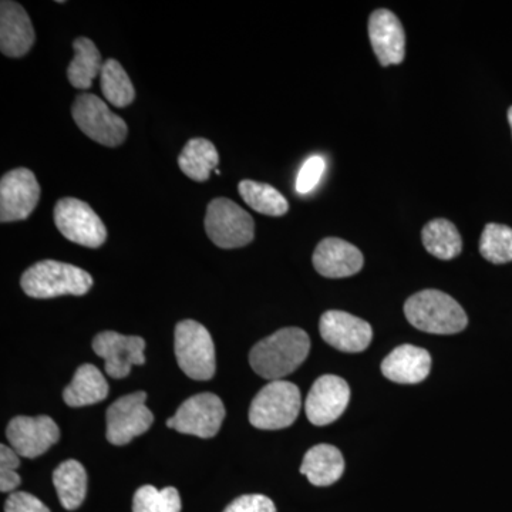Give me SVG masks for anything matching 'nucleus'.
<instances>
[{"mask_svg":"<svg viewBox=\"0 0 512 512\" xmlns=\"http://www.w3.org/2000/svg\"><path fill=\"white\" fill-rule=\"evenodd\" d=\"M311 339L305 330L284 328L256 343L249 353V363L256 375L266 380H282L305 362Z\"/></svg>","mask_w":512,"mask_h":512,"instance_id":"1","label":"nucleus"},{"mask_svg":"<svg viewBox=\"0 0 512 512\" xmlns=\"http://www.w3.org/2000/svg\"><path fill=\"white\" fill-rule=\"evenodd\" d=\"M404 315L414 328L433 335H454L463 332L468 325L460 303L436 289L410 296L404 303Z\"/></svg>","mask_w":512,"mask_h":512,"instance_id":"2","label":"nucleus"},{"mask_svg":"<svg viewBox=\"0 0 512 512\" xmlns=\"http://www.w3.org/2000/svg\"><path fill=\"white\" fill-rule=\"evenodd\" d=\"M20 286L26 295L36 299L83 296L92 289L93 278L79 266L46 259L26 269Z\"/></svg>","mask_w":512,"mask_h":512,"instance_id":"3","label":"nucleus"},{"mask_svg":"<svg viewBox=\"0 0 512 512\" xmlns=\"http://www.w3.org/2000/svg\"><path fill=\"white\" fill-rule=\"evenodd\" d=\"M301 390L286 380L266 384L249 407V423L259 430H282L292 426L301 412Z\"/></svg>","mask_w":512,"mask_h":512,"instance_id":"4","label":"nucleus"},{"mask_svg":"<svg viewBox=\"0 0 512 512\" xmlns=\"http://www.w3.org/2000/svg\"><path fill=\"white\" fill-rule=\"evenodd\" d=\"M174 352L178 366L192 380H211L217 370L211 333L195 320H183L175 326Z\"/></svg>","mask_w":512,"mask_h":512,"instance_id":"5","label":"nucleus"},{"mask_svg":"<svg viewBox=\"0 0 512 512\" xmlns=\"http://www.w3.org/2000/svg\"><path fill=\"white\" fill-rule=\"evenodd\" d=\"M205 231L218 248H242L254 241L255 222L237 202L215 198L208 204Z\"/></svg>","mask_w":512,"mask_h":512,"instance_id":"6","label":"nucleus"},{"mask_svg":"<svg viewBox=\"0 0 512 512\" xmlns=\"http://www.w3.org/2000/svg\"><path fill=\"white\" fill-rule=\"evenodd\" d=\"M72 116L77 127L101 146L119 147L126 140V121L94 94H79L73 103Z\"/></svg>","mask_w":512,"mask_h":512,"instance_id":"7","label":"nucleus"},{"mask_svg":"<svg viewBox=\"0 0 512 512\" xmlns=\"http://www.w3.org/2000/svg\"><path fill=\"white\" fill-rule=\"evenodd\" d=\"M53 217L60 234L74 244L100 248L106 242V225L87 202L62 198L57 201Z\"/></svg>","mask_w":512,"mask_h":512,"instance_id":"8","label":"nucleus"},{"mask_svg":"<svg viewBox=\"0 0 512 512\" xmlns=\"http://www.w3.org/2000/svg\"><path fill=\"white\" fill-rule=\"evenodd\" d=\"M225 419L224 403L217 394L200 393L181 404L175 416L167 420L168 429L200 439L217 436Z\"/></svg>","mask_w":512,"mask_h":512,"instance_id":"9","label":"nucleus"},{"mask_svg":"<svg viewBox=\"0 0 512 512\" xmlns=\"http://www.w3.org/2000/svg\"><path fill=\"white\" fill-rule=\"evenodd\" d=\"M147 393L127 394L107 409L106 437L113 446H126L154 423V414L146 406Z\"/></svg>","mask_w":512,"mask_h":512,"instance_id":"10","label":"nucleus"},{"mask_svg":"<svg viewBox=\"0 0 512 512\" xmlns=\"http://www.w3.org/2000/svg\"><path fill=\"white\" fill-rule=\"evenodd\" d=\"M40 200V185L29 168L9 171L0 181V222L28 220Z\"/></svg>","mask_w":512,"mask_h":512,"instance_id":"11","label":"nucleus"},{"mask_svg":"<svg viewBox=\"0 0 512 512\" xmlns=\"http://www.w3.org/2000/svg\"><path fill=\"white\" fill-rule=\"evenodd\" d=\"M146 342L140 336H124L117 332H101L93 339V350L104 360V369L113 379H124L133 366L146 363Z\"/></svg>","mask_w":512,"mask_h":512,"instance_id":"12","label":"nucleus"},{"mask_svg":"<svg viewBox=\"0 0 512 512\" xmlns=\"http://www.w3.org/2000/svg\"><path fill=\"white\" fill-rule=\"evenodd\" d=\"M6 437L20 457L36 458L59 441L60 430L52 417L18 416L10 420Z\"/></svg>","mask_w":512,"mask_h":512,"instance_id":"13","label":"nucleus"},{"mask_svg":"<svg viewBox=\"0 0 512 512\" xmlns=\"http://www.w3.org/2000/svg\"><path fill=\"white\" fill-rule=\"evenodd\" d=\"M349 402L350 389L346 380L335 375L319 377L306 397V417L315 426H328L345 413Z\"/></svg>","mask_w":512,"mask_h":512,"instance_id":"14","label":"nucleus"},{"mask_svg":"<svg viewBox=\"0 0 512 512\" xmlns=\"http://www.w3.org/2000/svg\"><path fill=\"white\" fill-rule=\"evenodd\" d=\"M320 336L332 348L346 353H359L369 348L373 329L366 320L348 312L328 311L319 322Z\"/></svg>","mask_w":512,"mask_h":512,"instance_id":"15","label":"nucleus"},{"mask_svg":"<svg viewBox=\"0 0 512 512\" xmlns=\"http://www.w3.org/2000/svg\"><path fill=\"white\" fill-rule=\"evenodd\" d=\"M369 37L383 67L403 62L406 57V35L402 22L393 12L377 9L370 15Z\"/></svg>","mask_w":512,"mask_h":512,"instance_id":"16","label":"nucleus"},{"mask_svg":"<svg viewBox=\"0 0 512 512\" xmlns=\"http://www.w3.org/2000/svg\"><path fill=\"white\" fill-rule=\"evenodd\" d=\"M318 274L325 278H348L362 271L363 255L349 242L340 238H325L319 242L312 258Z\"/></svg>","mask_w":512,"mask_h":512,"instance_id":"17","label":"nucleus"},{"mask_svg":"<svg viewBox=\"0 0 512 512\" xmlns=\"http://www.w3.org/2000/svg\"><path fill=\"white\" fill-rule=\"evenodd\" d=\"M35 30L26 10L18 2L0 3V52L8 57H23L35 43Z\"/></svg>","mask_w":512,"mask_h":512,"instance_id":"18","label":"nucleus"},{"mask_svg":"<svg viewBox=\"0 0 512 512\" xmlns=\"http://www.w3.org/2000/svg\"><path fill=\"white\" fill-rule=\"evenodd\" d=\"M431 356L426 349L402 345L382 362L384 377L400 384H417L430 375Z\"/></svg>","mask_w":512,"mask_h":512,"instance_id":"19","label":"nucleus"},{"mask_svg":"<svg viewBox=\"0 0 512 512\" xmlns=\"http://www.w3.org/2000/svg\"><path fill=\"white\" fill-rule=\"evenodd\" d=\"M345 471V458L339 448L318 444L303 457L301 473L316 487H329L340 480Z\"/></svg>","mask_w":512,"mask_h":512,"instance_id":"20","label":"nucleus"},{"mask_svg":"<svg viewBox=\"0 0 512 512\" xmlns=\"http://www.w3.org/2000/svg\"><path fill=\"white\" fill-rule=\"evenodd\" d=\"M109 390V383L96 366L83 365L64 389L63 400L70 407L92 406L103 402L109 396Z\"/></svg>","mask_w":512,"mask_h":512,"instance_id":"21","label":"nucleus"},{"mask_svg":"<svg viewBox=\"0 0 512 512\" xmlns=\"http://www.w3.org/2000/svg\"><path fill=\"white\" fill-rule=\"evenodd\" d=\"M73 49L74 57L67 67L69 82L76 89H90L93 80L100 76L104 66L99 49L89 37H77L73 42Z\"/></svg>","mask_w":512,"mask_h":512,"instance_id":"22","label":"nucleus"},{"mask_svg":"<svg viewBox=\"0 0 512 512\" xmlns=\"http://www.w3.org/2000/svg\"><path fill=\"white\" fill-rule=\"evenodd\" d=\"M220 163L217 148L205 138H192L178 157L181 171L191 180L204 183Z\"/></svg>","mask_w":512,"mask_h":512,"instance_id":"23","label":"nucleus"},{"mask_svg":"<svg viewBox=\"0 0 512 512\" xmlns=\"http://www.w3.org/2000/svg\"><path fill=\"white\" fill-rule=\"evenodd\" d=\"M53 484L63 508L77 510L87 494L86 468L76 460L64 461L53 473Z\"/></svg>","mask_w":512,"mask_h":512,"instance_id":"24","label":"nucleus"},{"mask_svg":"<svg viewBox=\"0 0 512 512\" xmlns=\"http://www.w3.org/2000/svg\"><path fill=\"white\" fill-rule=\"evenodd\" d=\"M421 239L426 251L443 261L457 258L463 251V239L456 225L443 218L430 221L423 228Z\"/></svg>","mask_w":512,"mask_h":512,"instance_id":"25","label":"nucleus"},{"mask_svg":"<svg viewBox=\"0 0 512 512\" xmlns=\"http://www.w3.org/2000/svg\"><path fill=\"white\" fill-rule=\"evenodd\" d=\"M239 195L252 210L269 215L282 217L289 211V204L284 195L272 185L258 181L244 180L238 185Z\"/></svg>","mask_w":512,"mask_h":512,"instance_id":"26","label":"nucleus"},{"mask_svg":"<svg viewBox=\"0 0 512 512\" xmlns=\"http://www.w3.org/2000/svg\"><path fill=\"white\" fill-rule=\"evenodd\" d=\"M101 92L111 106L124 107L130 106L136 99V90L124 67L117 60L109 59L104 62L103 70L100 74Z\"/></svg>","mask_w":512,"mask_h":512,"instance_id":"27","label":"nucleus"},{"mask_svg":"<svg viewBox=\"0 0 512 512\" xmlns=\"http://www.w3.org/2000/svg\"><path fill=\"white\" fill-rule=\"evenodd\" d=\"M483 258L495 265L512 261V228L501 224L485 225L480 239Z\"/></svg>","mask_w":512,"mask_h":512,"instance_id":"28","label":"nucleus"},{"mask_svg":"<svg viewBox=\"0 0 512 512\" xmlns=\"http://www.w3.org/2000/svg\"><path fill=\"white\" fill-rule=\"evenodd\" d=\"M133 512H181V497L177 488L157 490L154 485H143L134 494Z\"/></svg>","mask_w":512,"mask_h":512,"instance_id":"29","label":"nucleus"},{"mask_svg":"<svg viewBox=\"0 0 512 512\" xmlns=\"http://www.w3.org/2000/svg\"><path fill=\"white\" fill-rule=\"evenodd\" d=\"M19 454L12 447L2 444L0 446V491L10 493L20 485L19 474L16 470L20 467Z\"/></svg>","mask_w":512,"mask_h":512,"instance_id":"30","label":"nucleus"},{"mask_svg":"<svg viewBox=\"0 0 512 512\" xmlns=\"http://www.w3.org/2000/svg\"><path fill=\"white\" fill-rule=\"evenodd\" d=\"M326 163L322 157L313 156L305 161L296 178V191L299 194H308L318 185L325 173Z\"/></svg>","mask_w":512,"mask_h":512,"instance_id":"31","label":"nucleus"},{"mask_svg":"<svg viewBox=\"0 0 512 512\" xmlns=\"http://www.w3.org/2000/svg\"><path fill=\"white\" fill-rule=\"evenodd\" d=\"M224 512H276V507L266 495L249 494L232 501Z\"/></svg>","mask_w":512,"mask_h":512,"instance_id":"32","label":"nucleus"},{"mask_svg":"<svg viewBox=\"0 0 512 512\" xmlns=\"http://www.w3.org/2000/svg\"><path fill=\"white\" fill-rule=\"evenodd\" d=\"M5 512H50V510L35 495L16 491L9 495Z\"/></svg>","mask_w":512,"mask_h":512,"instance_id":"33","label":"nucleus"},{"mask_svg":"<svg viewBox=\"0 0 512 512\" xmlns=\"http://www.w3.org/2000/svg\"><path fill=\"white\" fill-rule=\"evenodd\" d=\"M508 121H510L511 131H512V107L508 110Z\"/></svg>","mask_w":512,"mask_h":512,"instance_id":"34","label":"nucleus"}]
</instances>
